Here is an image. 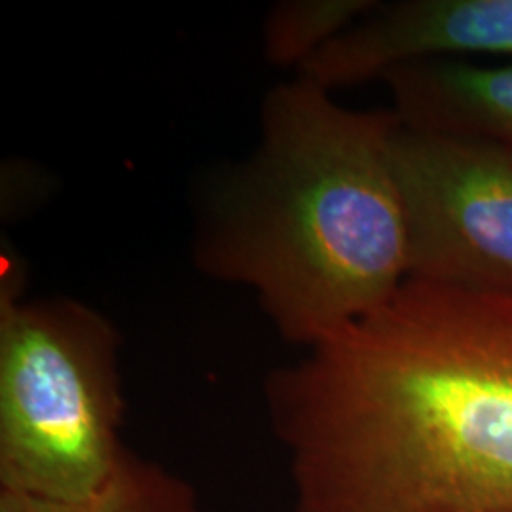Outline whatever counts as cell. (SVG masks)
I'll list each match as a JSON object with an SVG mask.
<instances>
[{
    "mask_svg": "<svg viewBox=\"0 0 512 512\" xmlns=\"http://www.w3.org/2000/svg\"><path fill=\"white\" fill-rule=\"evenodd\" d=\"M29 512H202L190 480L160 461L124 448L109 478L93 494L69 501H31Z\"/></svg>",
    "mask_w": 512,
    "mask_h": 512,
    "instance_id": "52a82bcc",
    "label": "cell"
},
{
    "mask_svg": "<svg viewBox=\"0 0 512 512\" xmlns=\"http://www.w3.org/2000/svg\"><path fill=\"white\" fill-rule=\"evenodd\" d=\"M264 403L293 512H512V294L406 279Z\"/></svg>",
    "mask_w": 512,
    "mask_h": 512,
    "instance_id": "6da1fadb",
    "label": "cell"
},
{
    "mask_svg": "<svg viewBox=\"0 0 512 512\" xmlns=\"http://www.w3.org/2000/svg\"><path fill=\"white\" fill-rule=\"evenodd\" d=\"M0 512H29L27 499L23 495L0 490Z\"/></svg>",
    "mask_w": 512,
    "mask_h": 512,
    "instance_id": "9c48e42d",
    "label": "cell"
},
{
    "mask_svg": "<svg viewBox=\"0 0 512 512\" xmlns=\"http://www.w3.org/2000/svg\"><path fill=\"white\" fill-rule=\"evenodd\" d=\"M393 110L342 107L304 76L275 86L251 158L220 179L194 238L203 274L255 293L308 349L380 308L408 279Z\"/></svg>",
    "mask_w": 512,
    "mask_h": 512,
    "instance_id": "7a4b0ae2",
    "label": "cell"
},
{
    "mask_svg": "<svg viewBox=\"0 0 512 512\" xmlns=\"http://www.w3.org/2000/svg\"><path fill=\"white\" fill-rule=\"evenodd\" d=\"M376 6L374 0H289L270 12L264 54L277 67L298 71L329 40L344 33Z\"/></svg>",
    "mask_w": 512,
    "mask_h": 512,
    "instance_id": "ba28073f",
    "label": "cell"
},
{
    "mask_svg": "<svg viewBox=\"0 0 512 512\" xmlns=\"http://www.w3.org/2000/svg\"><path fill=\"white\" fill-rule=\"evenodd\" d=\"M382 80L406 128L471 137L512 154V63L484 67L431 59Z\"/></svg>",
    "mask_w": 512,
    "mask_h": 512,
    "instance_id": "8992f818",
    "label": "cell"
},
{
    "mask_svg": "<svg viewBox=\"0 0 512 512\" xmlns=\"http://www.w3.org/2000/svg\"><path fill=\"white\" fill-rule=\"evenodd\" d=\"M391 160L408 232V279L512 294L511 152L401 124Z\"/></svg>",
    "mask_w": 512,
    "mask_h": 512,
    "instance_id": "277c9868",
    "label": "cell"
},
{
    "mask_svg": "<svg viewBox=\"0 0 512 512\" xmlns=\"http://www.w3.org/2000/svg\"><path fill=\"white\" fill-rule=\"evenodd\" d=\"M0 283V490L69 503L116 467L124 391L120 336L73 298L21 296L12 256Z\"/></svg>",
    "mask_w": 512,
    "mask_h": 512,
    "instance_id": "3957f363",
    "label": "cell"
},
{
    "mask_svg": "<svg viewBox=\"0 0 512 512\" xmlns=\"http://www.w3.org/2000/svg\"><path fill=\"white\" fill-rule=\"evenodd\" d=\"M456 54H512V0L376 2L298 74L334 92Z\"/></svg>",
    "mask_w": 512,
    "mask_h": 512,
    "instance_id": "5b68a950",
    "label": "cell"
}]
</instances>
